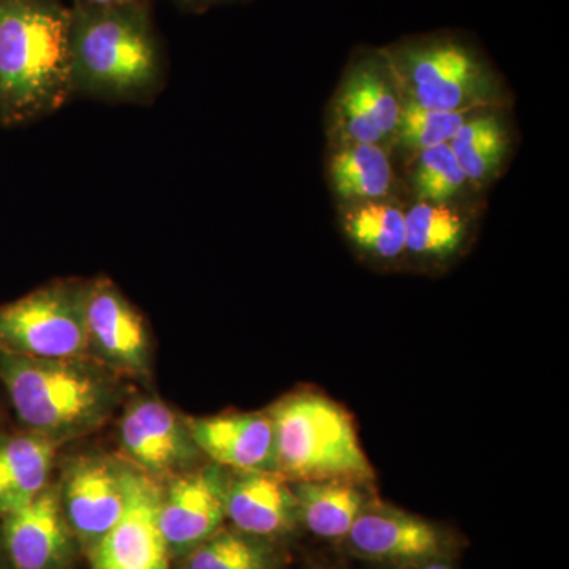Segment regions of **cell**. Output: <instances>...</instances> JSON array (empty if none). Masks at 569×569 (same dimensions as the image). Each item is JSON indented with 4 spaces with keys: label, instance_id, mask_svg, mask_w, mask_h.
I'll list each match as a JSON object with an SVG mask.
<instances>
[{
    "label": "cell",
    "instance_id": "obj_1",
    "mask_svg": "<svg viewBox=\"0 0 569 569\" xmlns=\"http://www.w3.org/2000/svg\"><path fill=\"white\" fill-rule=\"evenodd\" d=\"M73 97L151 104L167 84V59L151 2L70 3Z\"/></svg>",
    "mask_w": 569,
    "mask_h": 569
},
{
    "label": "cell",
    "instance_id": "obj_2",
    "mask_svg": "<svg viewBox=\"0 0 569 569\" xmlns=\"http://www.w3.org/2000/svg\"><path fill=\"white\" fill-rule=\"evenodd\" d=\"M71 99L70 6L0 0V127L40 121Z\"/></svg>",
    "mask_w": 569,
    "mask_h": 569
},
{
    "label": "cell",
    "instance_id": "obj_3",
    "mask_svg": "<svg viewBox=\"0 0 569 569\" xmlns=\"http://www.w3.org/2000/svg\"><path fill=\"white\" fill-rule=\"evenodd\" d=\"M0 380L29 432L56 445L102 427L122 397L118 376L92 359L0 353Z\"/></svg>",
    "mask_w": 569,
    "mask_h": 569
},
{
    "label": "cell",
    "instance_id": "obj_4",
    "mask_svg": "<svg viewBox=\"0 0 569 569\" xmlns=\"http://www.w3.org/2000/svg\"><path fill=\"white\" fill-rule=\"evenodd\" d=\"M268 411L276 427L280 477L290 482H373L376 473L353 419L335 400L320 392H293Z\"/></svg>",
    "mask_w": 569,
    "mask_h": 569
},
{
    "label": "cell",
    "instance_id": "obj_5",
    "mask_svg": "<svg viewBox=\"0 0 569 569\" xmlns=\"http://www.w3.org/2000/svg\"><path fill=\"white\" fill-rule=\"evenodd\" d=\"M385 52L403 99L425 110H486L498 100L497 74L478 48L462 37H413Z\"/></svg>",
    "mask_w": 569,
    "mask_h": 569
},
{
    "label": "cell",
    "instance_id": "obj_6",
    "mask_svg": "<svg viewBox=\"0 0 569 569\" xmlns=\"http://www.w3.org/2000/svg\"><path fill=\"white\" fill-rule=\"evenodd\" d=\"M86 280H56L0 306V353L91 359L84 326Z\"/></svg>",
    "mask_w": 569,
    "mask_h": 569
},
{
    "label": "cell",
    "instance_id": "obj_7",
    "mask_svg": "<svg viewBox=\"0 0 569 569\" xmlns=\"http://www.w3.org/2000/svg\"><path fill=\"white\" fill-rule=\"evenodd\" d=\"M84 326L92 361L116 376L149 377L152 337L148 321L110 277L86 280Z\"/></svg>",
    "mask_w": 569,
    "mask_h": 569
},
{
    "label": "cell",
    "instance_id": "obj_8",
    "mask_svg": "<svg viewBox=\"0 0 569 569\" xmlns=\"http://www.w3.org/2000/svg\"><path fill=\"white\" fill-rule=\"evenodd\" d=\"M402 93L385 50L362 51L351 62L336 99V129L342 142L383 146L396 138Z\"/></svg>",
    "mask_w": 569,
    "mask_h": 569
},
{
    "label": "cell",
    "instance_id": "obj_9",
    "mask_svg": "<svg viewBox=\"0 0 569 569\" xmlns=\"http://www.w3.org/2000/svg\"><path fill=\"white\" fill-rule=\"evenodd\" d=\"M119 440L130 466L156 481L192 470L203 456L189 419L156 397H138L126 407Z\"/></svg>",
    "mask_w": 569,
    "mask_h": 569
},
{
    "label": "cell",
    "instance_id": "obj_10",
    "mask_svg": "<svg viewBox=\"0 0 569 569\" xmlns=\"http://www.w3.org/2000/svg\"><path fill=\"white\" fill-rule=\"evenodd\" d=\"M162 486L130 466L127 500L116 526L91 549L92 569H168L160 529Z\"/></svg>",
    "mask_w": 569,
    "mask_h": 569
},
{
    "label": "cell",
    "instance_id": "obj_11",
    "mask_svg": "<svg viewBox=\"0 0 569 569\" xmlns=\"http://www.w3.org/2000/svg\"><path fill=\"white\" fill-rule=\"evenodd\" d=\"M346 539L356 556L392 568L447 560L451 548L448 535L436 523L373 498L355 520Z\"/></svg>",
    "mask_w": 569,
    "mask_h": 569
},
{
    "label": "cell",
    "instance_id": "obj_12",
    "mask_svg": "<svg viewBox=\"0 0 569 569\" xmlns=\"http://www.w3.org/2000/svg\"><path fill=\"white\" fill-rule=\"evenodd\" d=\"M130 463L108 456L71 459L59 482V500L69 529L91 549L116 526L127 500Z\"/></svg>",
    "mask_w": 569,
    "mask_h": 569
},
{
    "label": "cell",
    "instance_id": "obj_13",
    "mask_svg": "<svg viewBox=\"0 0 569 569\" xmlns=\"http://www.w3.org/2000/svg\"><path fill=\"white\" fill-rule=\"evenodd\" d=\"M168 481L160 501L164 541L170 550H193L219 531L227 519L228 473L212 462Z\"/></svg>",
    "mask_w": 569,
    "mask_h": 569
},
{
    "label": "cell",
    "instance_id": "obj_14",
    "mask_svg": "<svg viewBox=\"0 0 569 569\" xmlns=\"http://www.w3.org/2000/svg\"><path fill=\"white\" fill-rule=\"evenodd\" d=\"M189 426L201 455L217 466L279 473L276 427L269 411L189 418Z\"/></svg>",
    "mask_w": 569,
    "mask_h": 569
},
{
    "label": "cell",
    "instance_id": "obj_15",
    "mask_svg": "<svg viewBox=\"0 0 569 569\" xmlns=\"http://www.w3.org/2000/svg\"><path fill=\"white\" fill-rule=\"evenodd\" d=\"M227 519L236 530L261 539L284 537L301 523L290 481L264 471L228 475Z\"/></svg>",
    "mask_w": 569,
    "mask_h": 569
},
{
    "label": "cell",
    "instance_id": "obj_16",
    "mask_svg": "<svg viewBox=\"0 0 569 569\" xmlns=\"http://www.w3.org/2000/svg\"><path fill=\"white\" fill-rule=\"evenodd\" d=\"M6 542L17 569H54L69 550V523L58 486H47L28 505L6 516Z\"/></svg>",
    "mask_w": 569,
    "mask_h": 569
},
{
    "label": "cell",
    "instance_id": "obj_17",
    "mask_svg": "<svg viewBox=\"0 0 569 569\" xmlns=\"http://www.w3.org/2000/svg\"><path fill=\"white\" fill-rule=\"evenodd\" d=\"M56 448L33 432L0 438V515L24 507L50 486Z\"/></svg>",
    "mask_w": 569,
    "mask_h": 569
},
{
    "label": "cell",
    "instance_id": "obj_18",
    "mask_svg": "<svg viewBox=\"0 0 569 569\" xmlns=\"http://www.w3.org/2000/svg\"><path fill=\"white\" fill-rule=\"evenodd\" d=\"M290 485L302 526L318 538L346 539L355 520L372 500L365 485L356 482L298 481Z\"/></svg>",
    "mask_w": 569,
    "mask_h": 569
},
{
    "label": "cell",
    "instance_id": "obj_19",
    "mask_svg": "<svg viewBox=\"0 0 569 569\" xmlns=\"http://www.w3.org/2000/svg\"><path fill=\"white\" fill-rule=\"evenodd\" d=\"M336 193L347 201L383 200L391 190L392 168L383 146L342 142L329 164Z\"/></svg>",
    "mask_w": 569,
    "mask_h": 569
},
{
    "label": "cell",
    "instance_id": "obj_20",
    "mask_svg": "<svg viewBox=\"0 0 569 569\" xmlns=\"http://www.w3.org/2000/svg\"><path fill=\"white\" fill-rule=\"evenodd\" d=\"M468 223L447 204L419 203L406 212V253L441 263L462 249Z\"/></svg>",
    "mask_w": 569,
    "mask_h": 569
},
{
    "label": "cell",
    "instance_id": "obj_21",
    "mask_svg": "<svg viewBox=\"0 0 569 569\" xmlns=\"http://www.w3.org/2000/svg\"><path fill=\"white\" fill-rule=\"evenodd\" d=\"M348 238L362 253L381 263L406 254V212L385 201L356 203L343 217Z\"/></svg>",
    "mask_w": 569,
    "mask_h": 569
},
{
    "label": "cell",
    "instance_id": "obj_22",
    "mask_svg": "<svg viewBox=\"0 0 569 569\" xmlns=\"http://www.w3.org/2000/svg\"><path fill=\"white\" fill-rule=\"evenodd\" d=\"M468 182H486L497 173L508 152L503 122L489 110L468 119L449 141Z\"/></svg>",
    "mask_w": 569,
    "mask_h": 569
},
{
    "label": "cell",
    "instance_id": "obj_23",
    "mask_svg": "<svg viewBox=\"0 0 569 569\" xmlns=\"http://www.w3.org/2000/svg\"><path fill=\"white\" fill-rule=\"evenodd\" d=\"M266 539L239 530H219L193 549L189 569H274Z\"/></svg>",
    "mask_w": 569,
    "mask_h": 569
},
{
    "label": "cell",
    "instance_id": "obj_24",
    "mask_svg": "<svg viewBox=\"0 0 569 569\" xmlns=\"http://www.w3.org/2000/svg\"><path fill=\"white\" fill-rule=\"evenodd\" d=\"M479 111L485 110L429 111L402 97V111H400L396 132L397 141H400L407 151L417 153L436 146L448 144L459 132L460 127Z\"/></svg>",
    "mask_w": 569,
    "mask_h": 569
},
{
    "label": "cell",
    "instance_id": "obj_25",
    "mask_svg": "<svg viewBox=\"0 0 569 569\" xmlns=\"http://www.w3.org/2000/svg\"><path fill=\"white\" fill-rule=\"evenodd\" d=\"M411 182L422 203L447 204L468 181L448 142L418 152Z\"/></svg>",
    "mask_w": 569,
    "mask_h": 569
},
{
    "label": "cell",
    "instance_id": "obj_26",
    "mask_svg": "<svg viewBox=\"0 0 569 569\" xmlns=\"http://www.w3.org/2000/svg\"><path fill=\"white\" fill-rule=\"evenodd\" d=\"M176 6L187 11H193V13H200L212 9L216 6H222V3L234 2V0H173Z\"/></svg>",
    "mask_w": 569,
    "mask_h": 569
},
{
    "label": "cell",
    "instance_id": "obj_27",
    "mask_svg": "<svg viewBox=\"0 0 569 569\" xmlns=\"http://www.w3.org/2000/svg\"><path fill=\"white\" fill-rule=\"evenodd\" d=\"M71 2L91 3V6H118V3L151 2V0H71Z\"/></svg>",
    "mask_w": 569,
    "mask_h": 569
},
{
    "label": "cell",
    "instance_id": "obj_28",
    "mask_svg": "<svg viewBox=\"0 0 569 569\" xmlns=\"http://www.w3.org/2000/svg\"><path fill=\"white\" fill-rule=\"evenodd\" d=\"M392 569H452L447 560L427 561V563L417 565V567L392 568Z\"/></svg>",
    "mask_w": 569,
    "mask_h": 569
}]
</instances>
